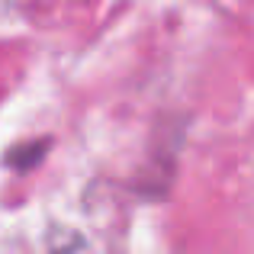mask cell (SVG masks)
<instances>
[{"label":"cell","instance_id":"2","mask_svg":"<svg viewBox=\"0 0 254 254\" xmlns=\"http://www.w3.org/2000/svg\"><path fill=\"white\" fill-rule=\"evenodd\" d=\"M81 235L77 232H71V229H52L49 232V251L52 254H71V251H77L81 248Z\"/></svg>","mask_w":254,"mask_h":254},{"label":"cell","instance_id":"1","mask_svg":"<svg viewBox=\"0 0 254 254\" xmlns=\"http://www.w3.org/2000/svg\"><path fill=\"white\" fill-rule=\"evenodd\" d=\"M45 151H49V138H36V142L13 145L10 155H6V164H10L13 171H29V168H36V164L45 158Z\"/></svg>","mask_w":254,"mask_h":254}]
</instances>
